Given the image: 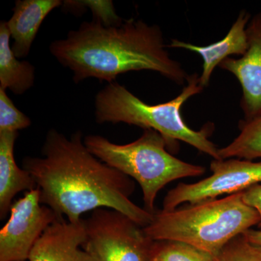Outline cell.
<instances>
[{"label":"cell","mask_w":261,"mask_h":261,"mask_svg":"<svg viewBox=\"0 0 261 261\" xmlns=\"http://www.w3.org/2000/svg\"><path fill=\"white\" fill-rule=\"evenodd\" d=\"M42 157H27L23 168L31 173L40 191V203L69 222L82 214L109 208L126 215L141 227L148 226L154 214L130 200L133 180L91 153L82 132L70 138L56 129L47 132Z\"/></svg>","instance_id":"6da1fadb"},{"label":"cell","mask_w":261,"mask_h":261,"mask_svg":"<svg viewBox=\"0 0 261 261\" xmlns=\"http://www.w3.org/2000/svg\"><path fill=\"white\" fill-rule=\"evenodd\" d=\"M161 29L130 18L113 25L94 19L49 46L51 54L73 73L75 83L96 78L109 83L134 70H152L175 83L190 75L170 56Z\"/></svg>","instance_id":"7a4b0ae2"},{"label":"cell","mask_w":261,"mask_h":261,"mask_svg":"<svg viewBox=\"0 0 261 261\" xmlns=\"http://www.w3.org/2000/svg\"><path fill=\"white\" fill-rule=\"evenodd\" d=\"M260 223V215L244 202L242 192L171 211H156L143 231L152 241L181 242L216 256L231 240Z\"/></svg>","instance_id":"3957f363"},{"label":"cell","mask_w":261,"mask_h":261,"mask_svg":"<svg viewBox=\"0 0 261 261\" xmlns=\"http://www.w3.org/2000/svg\"><path fill=\"white\" fill-rule=\"evenodd\" d=\"M202 89L200 76L193 73L190 75L187 85L177 97L152 106L141 100L121 84L112 82L96 95L95 120L98 123H125L144 129L150 128L162 136L167 147L172 146L173 148L176 141H181L214 160H221L219 149L209 140L213 125H206L202 129L195 130L188 126L181 116L183 105Z\"/></svg>","instance_id":"277c9868"},{"label":"cell","mask_w":261,"mask_h":261,"mask_svg":"<svg viewBox=\"0 0 261 261\" xmlns=\"http://www.w3.org/2000/svg\"><path fill=\"white\" fill-rule=\"evenodd\" d=\"M84 143L89 152L140 185L144 208L154 214L158 194L170 182L203 174L205 168L185 162L167 150V143L159 132L145 129L138 140L126 145L113 143L99 135H88Z\"/></svg>","instance_id":"5b68a950"},{"label":"cell","mask_w":261,"mask_h":261,"mask_svg":"<svg viewBox=\"0 0 261 261\" xmlns=\"http://www.w3.org/2000/svg\"><path fill=\"white\" fill-rule=\"evenodd\" d=\"M85 221L84 251L97 261H147L152 240L126 215L109 208L93 211Z\"/></svg>","instance_id":"8992f818"},{"label":"cell","mask_w":261,"mask_h":261,"mask_svg":"<svg viewBox=\"0 0 261 261\" xmlns=\"http://www.w3.org/2000/svg\"><path fill=\"white\" fill-rule=\"evenodd\" d=\"M212 175L193 184H179L168 192L163 211H171L184 202L195 204L219 196L245 191L261 184V161L239 159L213 160Z\"/></svg>","instance_id":"52a82bcc"},{"label":"cell","mask_w":261,"mask_h":261,"mask_svg":"<svg viewBox=\"0 0 261 261\" xmlns=\"http://www.w3.org/2000/svg\"><path fill=\"white\" fill-rule=\"evenodd\" d=\"M40 203L39 189L13 202L8 222L0 230V261L29 260L31 250L51 224L63 219Z\"/></svg>","instance_id":"ba28073f"},{"label":"cell","mask_w":261,"mask_h":261,"mask_svg":"<svg viewBox=\"0 0 261 261\" xmlns=\"http://www.w3.org/2000/svg\"><path fill=\"white\" fill-rule=\"evenodd\" d=\"M248 48L242 58H228L219 67L232 73L243 90L241 108L245 119L261 116V12L252 17L246 29Z\"/></svg>","instance_id":"9c48e42d"},{"label":"cell","mask_w":261,"mask_h":261,"mask_svg":"<svg viewBox=\"0 0 261 261\" xmlns=\"http://www.w3.org/2000/svg\"><path fill=\"white\" fill-rule=\"evenodd\" d=\"M250 19V13L245 10L240 12L226 37L210 45L197 46L178 39H172L167 47L185 49L200 55L203 61L200 84L204 88L208 85L215 68L224 60L233 55L243 56L246 53L248 48L246 29Z\"/></svg>","instance_id":"30bf717a"},{"label":"cell","mask_w":261,"mask_h":261,"mask_svg":"<svg viewBox=\"0 0 261 261\" xmlns=\"http://www.w3.org/2000/svg\"><path fill=\"white\" fill-rule=\"evenodd\" d=\"M87 240L85 221L58 220L44 231L34 245L29 261H74Z\"/></svg>","instance_id":"8fae6325"},{"label":"cell","mask_w":261,"mask_h":261,"mask_svg":"<svg viewBox=\"0 0 261 261\" xmlns=\"http://www.w3.org/2000/svg\"><path fill=\"white\" fill-rule=\"evenodd\" d=\"M62 5L61 0H18L8 27L13 39L12 50L17 58L28 56L42 22L53 10Z\"/></svg>","instance_id":"7c38bea8"},{"label":"cell","mask_w":261,"mask_h":261,"mask_svg":"<svg viewBox=\"0 0 261 261\" xmlns=\"http://www.w3.org/2000/svg\"><path fill=\"white\" fill-rule=\"evenodd\" d=\"M18 132H0V219L10 213L13 200L19 192L37 188L31 173L17 165L14 157Z\"/></svg>","instance_id":"4fadbf2b"},{"label":"cell","mask_w":261,"mask_h":261,"mask_svg":"<svg viewBox=\"0 0 261 261\" xmlns=\"http://www.w3.org/2000/svg\"><path fill=\"white\" fill-rule=\"evenodd\" d=\"M8 22L0 23V88L20 95L33 87L35 69L30 63L20 61L10 45Z\"/></svg>","instance_id":"5bb4252c"},{"label":"cell","mask_w":261,"mask_h":261,"mask_svg":"<svg viewBox=\"0 0 261 261\" xmlns=\"http://www.w3.org/2000/svg\"><path fill=\"white\" fill-rule=\"evenodd\" d=\"M239 128L240 132L238 137L227 146L219 149L221 159H261V116L240 121Z\"/></svg>","instance_id":"9a60e30c"},{"label":"cell","mask_w":261,"mask_h":261,"mask_svg":"<svg viewBox=\"0 0 261 261\" xmlns=\"http://www.w3.org/2000/svg\"><path fill=\"white\" fill-rule=\"evenodd\" d=\"M147 261H216L215 256L181 242L152 241Z\"/></svg>","instance_id":"2e32d148"},{"label":"cell","mask_w":261,"mask_h":261,"mask_svg":"<svg viewBox=\"0 0 261 261\" xmlns=\"http://www.w3.org/2000/svg\"><path fill=\"white\" fill-rule=\"evenodd\" d=\"M31 124L30 118L15 107L6 90L0 88V132H18Z\"/></svg>","instance_id":"e0dca14e"},{"label":"cell","mask_w":261,"mask_h":261,"mask_svg":"<svg viewBox=\"0 0 261 261\" xmlns=\"http://www.w3.org/2000/svg\"><path fill=\"white\" fill-rule=\"evenodd\" d=\"M216 261H261V250L250 243L243 234L225 245L215 256Z\"/></svg>","instance_id":"ac0fdd59"},{"label":"cell","mask_w":261,"mask_h":261,"mask_svg":"<svg viewBox=\"0 0 261 261\" xmlns=\"http://www.w3.org/2000/svg\"><path fill=\"white\" fill-rule=\"evenodd\" d=\"M244 202L254 207L260 216V223L258 225L261 229V184L254 185L243 192Z\"/></svg>","instance_id":"d6986e66"},{"label":"cell","mask_w":261,"mask_h":261,"mask_svg":"<svg viewBox=\"0 0 261 261\" xmlns=\"http://www.w3.org/2000/svg\"><path fill=\"white\" fill-rule=\"evenodd\" d=\"M243 234L254 246L258 247L261 250V229L255 230L250 228Z\"/></svg>","instance_id":"ffe728a7"},{"label":"cell","mask_w":261,"mask_h":261,"mask_svg":"<svg viewBox=\"0 0 261 261\" xmlns=\"http://www.w3.org/2000/svg\"><path fill=\"white\" fill-rule=\"evenodd\" d=\"M74 261H97L93 257L84 250H80L75 257Z\"/></svg>","instance_id":"44dd1931"}]
</instances>
